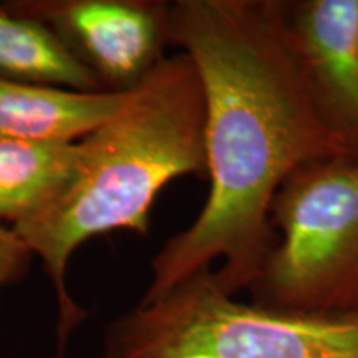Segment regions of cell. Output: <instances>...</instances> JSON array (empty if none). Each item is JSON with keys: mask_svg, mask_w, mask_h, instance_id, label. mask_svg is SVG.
I'll return each instance as SVG.
<instances>
[{"mask_svg": "<svg viewBox=\"0 0 358 358\" xmlns=\"http://www.w3.org/2000/svg\"><path fill=\"white\" fill-rule=\"evenodd\" d=\"M171 43L203 85L208 199L189 227L151 261L140 303L158 301L211 268L229 295L248 292L277 243L274 198L312 161L358 153L327 123L294 42L282 0H176Z\"/></svg>", "mask_w": 358, "mask_h": 358, "instance_id": "obj_1", "label": "cell"}, {"mask_svg": "<svg viewBox=\"0 0 358 358\" xmlns=\"http://www.w3.org/2000/svg\"><path fill=\"white\" fill-rule=\"evenodd\" d=\"M203 85L186 53L166 57L129 90L122 110L80 141L70 185L32 221L13 232L38 256L58 303L57 358L87 312L66 287V268L78 248L115 231L150 232V211L168 182L208 179Z\"/></svg>", "mask_w": 358, "mask_h": 358, "instance_id": "obj_2", "label": "cell"}, {"mask_svg": "<svg viewBox=\"0 0 358 358\" xmlns=\"http://www.w3.org/2000/svg\"><path fill=\"white\" fill-rule=\"evenodd\" d=\"M103 358H358V313L307 315L237 301L208 268L116 317Z\"/></svg>", "mask_w": 358, "mask_h": 358, "instance_id": "obj_3", "label": "cell"}, {"mask_svg": "<svg viewBox=\"0 0 358 358\" xmlns=\"http://www.w3.org/2000/svg\"><path fill=\"white\" fill-rule=\"evenodd\" d=\"M271 222L277 243L248 290L250 302L307 315L358 313V153L294 171Z\"/></svg>", "mask_w": 358, "mask_h": 358, "instance_id": "obj_4", "label": "cell"}, {"mask_svg": "<svg viewBox=\"0 0 358 358\" xmlns=\"http://www.w3.org/2000/svg\"><path fill=\"white\" fill-rule=\"evenodd\" d=\"M0 6L47 25L103 92L140 85L173 45L171 3L161 0H7Z\"/></svg>", "mask_w": 358, "mask_h": 358, "instance_id": "obj_5", "label": "cell"}, {"mask_svg": "<svg viewBox=\"0 0 358 358\" xmlns=\"http://www.w3.org/2000/svg\"><path fill=\"white\" fill-rule=\"evenodd\" d=\"M287 19L322 115L358 148V0L287 2Z\"/></svg>", "mask_w": 358, "mask_h": 358, "instance_id": "obj_6", "label": "cell"}, {"mask_svg": "<svg viewBox=\"0 0 358 358\" xmlns=\"http://www.w3.org/2000/svg\"><path fill=\"white\" fill-rule=\"evenodd\" d=\"M128 92H77L0 80V136L78 143L122 110Z\"/></svg>", "mask_w": 358, "mask_h": 358, "instance_id": "obj_7", "label": "cell"}, {"mask_svg": "<svg viewBox=\"0 0 358 358\" xmlns=\"http://www.w3.org/2000/svg\"><path fill=\"white\" fill-rule=\"evenodd\" d=\"M80 141L34 143L0 136V224L19 227L55 201L77 171Z\"/></svg>", "mask_w": 358, "mask_h": 358, "instance_id": "obj_8", "label": "cell"}, {"mask_svg": "<svg viewBox=\"0 0 358 358\" xmlns=\"http://www.w3.org/2000/svg\"><path fill=\"white\" fill-rule=\"evenodd\" d=\"M0 80L103 92L90 71L42 22L0 6Z\"/></svg>", "mask_w": 358, "mask_h": 358, "instance_id": "obj_9", "label": "cell"}, {"mask_svg": "<svg viewBox=\"0 0 358 358\" xmlns=\"http://www.w3.org/2000/svg\"><path fill=\"white\" fill-rule=\"evenodd\" d=\"M32 252L6 224H0V295L29 272Z\"/></svg>", "mask_w": 358, "mask_h": 358, "instance_id": "obj_10", "label": "cell"}]
</instances>
